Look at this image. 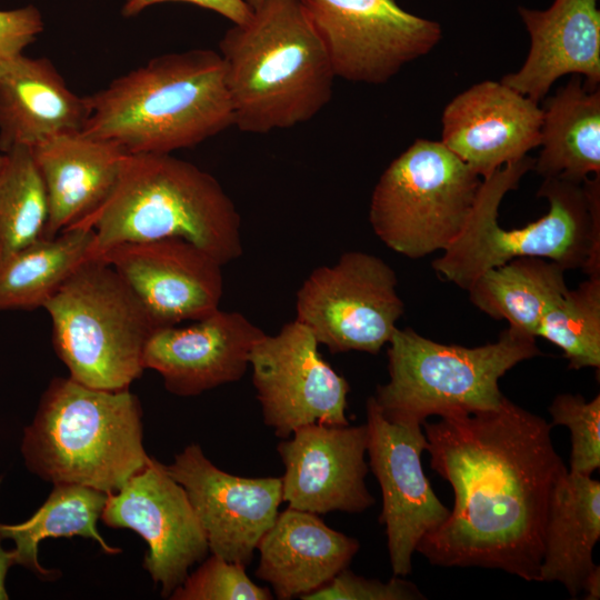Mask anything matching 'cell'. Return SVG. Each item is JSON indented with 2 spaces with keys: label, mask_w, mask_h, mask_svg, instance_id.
Segmentation results:
<instances>
[{
  "label": "cell",
  "mask_w": 600,
  "mask_h": 600,
  "mask_svg": "<svg viewBox=\"0 0 600 600\" xmlns=\"http://www.w3.org/2000/svg\"><path fill=\"white\" fill-rule=\"evenodd\" d=\"M422 426L431 468L450 483L454 503L417 551L436 566L537 581L550 498L568 471L552 426L506 397L494 410Z\"/></svg>",
  "instance_id": "1"
},
{
  "label": "cell",
  "mask_w": 600,
  "mask_h": 600,
  "mask_svg": "<svg viewBox=\"0 0 600 600\" xmlns=\"http://www.w3.org/2000/svg\"><path fill=\"white\" fill-rule=\"evenodd\" d=\"M240 131L268 133L310 121L330 101L336 78L301 0H263L219 42Z\"/></svg>",
  "instance_id": "2"
},
{
  "label": "cell",
  "mask_w": 600,
  "mask_h": 600,
  "mask_svg": "<svg viewBox=\"0 0 600 600\" xmlns=\"http://www.w3.org/2000/svg\"><path fill=\"white\" fill-rule=\"evenodd\" d=\"M82 132L129 153L193 148L233 126L219 52L191 49L156 57L87 96Z\"/></svg>",
  "instance_id": "3"
},
{
  "label": "cell",
  "mask_w": 600,
  "mask_h": 600,
  "mask_svg": "<svg viewBox=\"0 0 600 600\" xmlns=\"http://www.w3.org/2000/svg\"><path fill=\"white\" fill-rule=\"evenodd\" d=\"M526 156L483 179L467 222L432 268L462 289L488 269L522 257L554 261L566 270L581 268L600 276V174L583 184L544 179L538 191L549 202L546 216L518 229L499 226L504 196L533 169Z\"/></svg>",
  "instance_id": "4"
},
{
  "label": "cell",
  "mask_w": 600,
  "mask_h": 600,
  "mask_svg": "<svg viewBox=\"0 0 600 600\" xmlns=\"http://www.w3.org/2000/svg\"><path fill=\"white\" fill-rule=\"evenodd\" d=\"M77 227L93 231L90 258L120 243L164 238L188 240L222 266L242 254L231 198L212 174L171 153H129L109 198Z\"/></svg>",
  "instance_id": "5"
},
{
  "label": "cell",
  "mask_w": 600,
  "mask_h": 600,
  "mask_svg": "<svg viewBox=\"0 0 600 600\" xmlns=\"http://www.w3.org/2000/svg\"><path fill=\"white\" fill-rule=\"evenodd\" d=\"M142 410L129 389L91 388L54 378L24 428L21 452L44 481L117 492L151 460L142 443Z\"/></svg>",
  "instance_id": "6"
},
{
  "label": "cell",
  "mask_w": 600,
  "mask_h": 600,
  "mask_svg": "<svg viewBox=\"0 0 600 600\" xmlns=\"http://www.w3.org/2000/svg\"><path fill=\"white\" fill-rule=\"evenodd\" d=\"M389 381L372 396L392 422L421 424L500 407V378L521 361L540 356L536 337L508 327L496 342L468 348L432 341L411 328L389 340Z\"/></svg>",
  "instance_id": "7"
},
{
  "label": "cell",
  "mask_w": 600,
  "mask_h": 600,
  "mask_svg": "<svg viewBox=\"0 0 600 600\" xmlns=\"http://www.w3.org/2000/svg\"><path fill=\"white\" fill-rule=\"evenodd\" d=\"M43 308L52 321L53 348L70 378L120 391L142 374L144 348L157 327L109 263L86 260Z\"/></svg>",
  "instance_id": "8"
},
{
  "label": "cell",
  "mask_w": 600,
  "mask_h": 600,
  "mask_svg": "<svg viewBox=\"0 0 600 600\" xmlns=\"http://www.w3.org/2000/svg\"><path fill=\"white\" fill-rule=\"evenodd\" d=\"M481 182L441 141L417 139L380 176L369 221L404 257L444 251L463 229Z\"/></svg>",
  "instance_id": "9"
},
{
  "label": "cell",
  "mask_w": 600,
  "mask_h": 600,
  "mask_svg": "<svg viewBox=\"0 0 600 600\" xmlns=\"http://www.w3.org/2000/svg\"><path fill=\"white\" fill-rule=\"evenodd\" d=\"M397 277L382 259L350 251L337 263L314 269L297 292L296 320L331 353L377 354L403 313Z\"/></svg>",
  "instance_id": "10"
},
{
  "label": "cell",
  "mask_w": 600,
  "mask_h": 600,
  "mask_svg": "<svg viewBox=\"0 0 600 600\" xmlns=\"http://www.w3.org/2000/svg\"><path fill=\"white\" fill-rule=\"evenodd\" d=\"M336 77L383 84L429 53L442 36L438 22L396 0H301Z\"/></svg>",
  "instance_id": "11"
},
{
  "label": "cell",
  "mask_w": 600,
  "mask_h": 600,
  "mask_svg": "<svg viewBox=\"0 0 600 600\" xmlns=\"http://www.w3.org/2000/svg\"><path fill=\"white\" fill-rule=\"evenodd\" d=\"M312 331L298 320L252 347L249 366L263 422L279 438L307 424H349L348 381L320 354Z\"/></svg>",
  "instance_id": "12"
},
{
  "label": "cell",
  "mask_w": 600,
  "mask_h": 600,
  "mask_svg": "<svg viewBox=\"0 0 600 600\" xmlns=\"http://www.w3.org/2000/svg\"><path fill=\"white\" fill-rule=\"evenodd\" d=\"M369 467L381 489L379 517L386 527L392 572L406 577L420 541L449 516L426 477L421 456L427 439L421 424L389 421L373 397L367 400Z\"/></svg>",
  "instance_id": "13"
},
{
  "label": "cell",
  "mask_w": 600,
  "mask_h": 600,
  "mask_svg": "<svg viewBox=\"0 0 600 600\" xmlns=\"http://www.w3.org/2000/svg\"><path fill=\"white\" fill-rule=\"evenodd\" d=\"M111 528H126L148 544L143 568L161 596L169 598L202 562L209 546L183 487L151 458L117 492L109 493L100 518Z\"/></svg>",
  "instance_id": "14"
},
{
  "label": "cell",
  "mask_w": 600,
  "mask_h": 600,
  "mask_svg": "<svg viewBox=\"0 0 600 600\" xmlns=\"http://www.w3.org/2000/svg\"><path fill=\"white\" fill-rule=\"evenodd\" d=\"M186 490L204 531L209 551L228 561L250 564L282 502L281 478H244L217 468L197 443L166 466Z\"/></svg>",
  "instance_id": "15"
},
{
  "label": "cell",
  "mask_w": 600,
  "mask_h": 600,
  "mask_svg": "<svg viewBox=\"0 0 600 600\" xmlns=\"http://www.w3.org/2000/svg\"><path fill=\"white\" fill-rule=\"evenodd\" d=\"M98 259L139 297L157 328L200 320L219 309L222 264L182 238L117 244Z\"/></svg>",
  "instance_id": "16"
},
{
  "label": "cell",
  "mask_w": 600,
  "mask_h": 600,
  "mask_svg": "<svg viewBox=\"0 0 600 600\" xmlns=\"http://www.w3.org/2000/svg\"><path fill=\"white\" fill-rule=\"evenodd\" d=\"M368 427L321 423L298 428L277 447L284 466L282 502L324 514L359 513L376 503L366 486Z\"/></svg>",
  "instance_id": "17"
},
{
  "label": "cell",
  "mask_w": 600,
  "mask_h": 600,
  "mask_svg": "<svg viewBox=\"0 0 600 600\" xmlns=\"http://www.w3.org/2000/svg\"><path fill=\"white\" fill-rule=\"evenodd\" d=\"M541 124L537 102L487 80L446 106L441 142L483 180L540 146Z\"/></svg>",
  "instance_id": "18"
},
{
  "label": "cell",
  "mask_w": 600,
  "mask_h": 600,
  "mask_svg": "<svg viewBox=\"0 0 600 600\" xmlns=\"http://www.w3.org/2000/svg\"><path fill=\"white\" fill-rule=\"evenodd\" d=\"M264 332L247 317L220 308L187 327H160L143 352L146 369L163 379L166 389L191 397L239 381L254 343Z\"/></svg>",
  "instance_id": "19"
},
{
  "label": "cell",
  "mask_w": 600,
  "mask_h": 600,
  "mask_svg": "<svg viewBox=\"0 0 600 600\" xmlns=\"http://www.w3.org/2000/svg\"><path fill=\"white\" fill-rule=\"evenodd\" d=\"M530 34L522 67L501 82L534 102L566 74L584 77L593 91L600 82V11L598 0H554L543 11L519 7Z\"/></svg>",
  "instance_id": "20"
},
{
  "label": "cell",
  "mask_w": 600,
  "mask_h": 600,
  "mask_svg": "<svg viewBox=\"0 0 600 600\" xmlns=\"http://www.w3.org/2000/svg\"><path fill=\"white\" fill-rule=\"evenodd\" d=\"M31 151L48 201L44 238L76 227L98 210L112 192L129 154L116 142L82 131L56 136Z\"/></svg>",
  "instance_id": "21"
},
{
  "label": "cell",
  "mask_w": 600,
  "mask_h": 600,
  "mask_svg": "<svg viewBox=\"0 0 600 600\" xmlns=\"http://www.w3.org/2000/svg\"><path fill=\"white\" fill-rule=\"evenodd\" d=\"M254 574L276 598L303 599L348 568L359 550L357 539L327 526L319 514L288 507L261 537Z\"/></svg>",
  "instance_id": "22"
},
{
  "label": "cell",
  "mask_w": 600,
  "mask_h": 600,
  "mask_svg": "<svg viewBox=\"0 0 600 600\" xmlns=\"http://www.w3.org/2000/svg\"><path fill=\"white\" fill-rule=\"evenodd\" d=\"M90 110L48 58L23 53L0 64V151L82 131Z\"/></svg>",
  "instance_id": "23"
},
{
  "label": "cell",
  "mask_w": 600,
  "mask_h": 600,
  "mask_svg": "<svg viewBox=\"0 0 600 600\" xmlns=\"http://www.w3.org/2000/svg\"><path fill=\"white\" fill-rule=\"evenodd\" d=\"M599 538L600 482L568 470L550 498L537 581L560 582L577 598L596 566L592 553Z\"/></svg>",
  "instance_id": "24"
},
{
  "label": "cell",
  "mask_w": 600,
  "mask_h": 600,
  "mask_svg": "<svg viewBox=\"0 0 600 600\" xmlns=\"http://www.w3.org/2000/svg\"><path fill=\"white\" fill-rule=\"evenodd\" d=\"M540 146L533 170L543 179L581 183L600 174L599 88L589 91L572 76L542 109Z\"/></svg>",
  "instance_id": "25"
},
{
  "label": "cell",
  "mask_w": 600,
  "mask_h": 600,
  "mask_svg": "<svg viewBox=\"0 0 600 600\" xmlns=\"http://www.w3.org/2000/svg\"><path fill=\"white\" fill-rule=\"evenodd\" d=\"M566 269L538 257L513 259L478 276L468 287L471 303L496 320L537 338L543 314L567 290Z\"/></svg>",
  "instance_id": "26"
},
{
  "label": "cell",
  "mask_w": 600,
  "mask_h": 600,
  "mask_svg": "<svg viewBox=\"0 0 600 600\" xmlns=\"http://www.w3.org/2000/svg\"><path fill=\"white\" fill-rule=\"evenodd\" d=\"M93 231L71 228L41 237L0 266V311L44 307L63 282L88 259Z\"/></svg>",
  "instance_id": "27"
},
{
  "label": "cell",
  "mask_w": 600,
  "mask_h": 600,
  "mask_svg": "<svg viewBox=\"0 0 600 600\" xmlns=\"http://www.w3.org/2000/svg\"><path fill=\"white\" fill-rule=\"evenodd\" d=\"M108 493L74 483H57L44 503L26 521L0 523L2 539L13 540L17 564H22L41 579H54L59 572L43 568L38 560L39 543L46 538L80 536L98 542L109 554L121 549L109 546L100 536L101 518Z\"/></svg>",
  "instance_id": "28"
},
{
  "label": "cell",
  "mask_w": 600,
  "mask_h": 600,
  "mask_svg": "<svg viewBox=\"0 0 600 600\" xmlns=\"http://www.w3.org/2000/svg\"><path fill=\"white\" fill-rule=\"evenodd\" d=\"M47 220L46 189L31 148L16 147L0 168V266L41 238Z\"/></svg>",
  "instance_id": "29"
},
{
  "label": "cell",
  "mask_w": 600,
  "mask_h": 600,
  "mask_svg": "<svg viewBox=\"0 0 600 600\" xmlns=\"http://www.w3.org/2000/svg\"><path fill=\"white\" fill-rule=\"evenodd\" d=\"M537 337L556 344L570 369L600 368V276L567 290L543 314Z\"/></svg>",
  "instance_id": "30"
},
{
  "label": "cell",
  "mask_w": 600,
  "mask_h": 600,
  "mask_svg": "<svg viewBox=\"0 0 600 600\" xmlns=\"http://www.w3.org/2000/svg\"><path fill=\"white\" fill-rule=\"evenodd\" d=\"M551 426L571 433L569 471L591 476L600 467V396L587 401L581 394H558L549 407Z\"/></svg>",
  "instance_id": "31"
},
{
  "label": "cell",
  "mask_w": 600,
  "mask_h": 600,
  "mask_svg": "<svg viewBox=\"0 0 600 600\" xmlns=\"http://www.w3.org/2000/svg\"><path fill=\"white\" fill-rule=\"evenodd\" d=\"M246 567L211 556L169 597L173 600H271L270 589L256 584Z\"/></svg>",
  "instance_id": "32"
},
{
  "label": "cell",
  "mask_w": 600,
  "mask_h": 600,
  "mask_svg": "<svg viewBox=\"0 0 600 600\" xmlns=\"http://www.w3.org/2000/svg\"><path fill=\"white\" fill-rule=\"evenodd\" d=\"M304 600H420L426 599L419 588L394 576L387 582L357 576L348 568L328 583L303 597Z\"/></svg>",
  "instance_id": "33"
},
{
  "label": "cell",
  "mask_w": 600,
  "mask_h": 600,
  "mask_svg": "<svg viewBox=\"0 0 600 600\" xmlns=\"http://www.w3.org/2000/svg\"><path fill=\"white\" fill-rule=\"evenodd\" d=\"M43 19L32 4L0 10V64L23 53L43 31Z\"/></svg>",
  "instance_id": "34"
},
{
  "label": "cell",
  "mask_w": 600,
  "mask_h": 600,
  "mask_svg": "<svg viewBox=\"0 0 600 600\" xmlns=\"http://www.w3.org/2000/svg\"><path fill=\"white\" fill-rule=\"evenodd\" d=\"M170 1L187 2L212 10L230 20L233 24L246 23L253 13V10L244 0H126L121 13L124 17H133L150 6Z\"/></svg>",
  "instance_id": "35"
},
{
  "label": "cell",
  "mask_w": 600,
  "mask_h": 600,
  "mask_svg": "<svg viewBox=\"0 0 600 600\" xmlns=\"http://www.w3.org/2000/svg\"><path fill=\"white\" fill-rule=\"evenodd\" d=\"M0 536V600H7L8 592L6 590L4 581L9 568L13 564H17V556L14 549L6 550L1 544Z\"/></svg>",
  "instance_id": "36"
},
{
  "label": "cell",
  "mask_w": 600,
  "mask_h": 600,
  "mask_svg": "<svg viewBox=\"0 0 600 600\" xmlns=\"http://www.w3.org/2000/svg\"><path fill=\"white\" fill-rule=\"evenodd\" d=\"M584 599L587 600H598L600 598V567L594 566L589 573L587 574L583 584L582 591Z\"/></svg>",
  "instance_id": "37"
},
{
  "label": "cell",
  "mask_w": 600,
  "mask_h": 600,
  "mask_svg": "<svg viewBox=\"0 0 600 600\" xmlns=\"http://www.w3.org/2000/svg\"><path fill=\"white\" fill-rule=\"evenodd\" d=\"M244 1L249 4V7L252 10H254L262 3L263 0H244Z\"/></svg>",
  "instance_id": "38"
},
{
  "label": "cell",
  "mask_w": 600,
  "mask_h": 600,
  "mask_svg": "<svg viewBox=\"0 0 600 600\" xmlns=\"http://www.w3.org/2000/svg\"><path fill=\"white\" fill-rule=\"evenodd\" d=\"M4 162V153L0 154V168Z\"/></svg>",
  "instance_id": "39"
},
{
  "label": "cell",
  "mask_w": 600,
  "mask_h": 600,
  "mask_svg": "<svg viewBox=\"0 0 600 600\" xmlns=\"http://www.w3.org/2000/svg\"><path fill=\"white\" fill-rule=\"evenodd\" d=\"M1 482H2V480H1V478H0V484H1Z\"/></svg>",
  "instance_id": "40"
}]
</instances>
